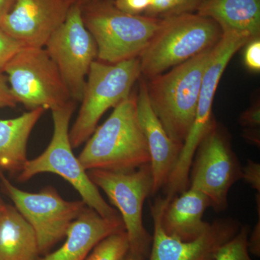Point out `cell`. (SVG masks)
I'll list each match as a JSON object with an SVG mask.
<instances>
[{
  "label": "cell",
  "instance_id": "1",
  "mask_svg": "<svg viewBox=\"0 0 260 260\" xmlns=\"http://www.w3.org/2000/svg\"><path fill=\"white\" fill-rule=\"evenodd\" d=\"M85 171L129 172L150 164L148 143L140 127L137 95L131 94L97 126L78 157Z\"/></svg>",
  "mask_w": 260,
  "mask_h": 260
},
{
  "label": "cell",
  "instance_id": "2",
  "mask_svg": "<svg viewBox=\"0 0 260 260\" xmlns=\"http://www.w3.org/2000/svg\"><path fill=\"white\" fill-rule=\"evenodd\" d=\"M213 49L203 51L146 83L154 113L169 136L179 144L185 141L194 122L203 75Z\"/></svg>",
  "mask_w": 260,
  "mask_h": 260
},
{
  "label": "cell",
  "instance_id": "3",
  "mask_svg": "<svg viewBox=\"0 0 260 260\" xmlns=\"http://www.w3.org/2000/svg\"><path fill=\"white\" fill-rule=\"evenodd\" d=\"M82 18L96 43L99 61L115 64L139 58L161 27L162 18L126 14L113 1L90 5Z\"/></svg>",
  "mask_w": 260,
  "mask_h": 260
},
{
  "label": "cell",
  "instance_id": "4",
  "mask_svg": "<svg viewBox=\"0 0 260 260\" xmlns=\"http://www.w3.org/2000/svg\"><path fill=\"white\" fill-rule=\"evenodd\" d=\"M221 37L218 24L198 13L166 17L160 30L139 57L141 74L149 79L162 74L215 47Z\"/></svg>",
  "mask_w": 260,
  "mask_h": 260
},
{
  "label": "cell",
  "instance_id": "5",
  "mask_svg": "<svg viewBox=\"0 0 260 260\" xmlns=\"http://www.w3.org/2000/svg\"><path fill=\"white\" fill-rule=\"evenodd\" d=\"M75 109V102L71 101L63 107L51 110L54 131L50 143L37 158L27 160L18 174V181L25 182L44 173L60 176L79 192L86 206L104 218H114L119 215V212L103 198L73 153L70 140V124Z\"/></svg>",
  "mask_w": 260,
  "mask_h": 260
},
{
  "label": "cell",
  "instance_id": "6",
  "mask_svg": "<svg viewBox=\"0 0 260 260\" xmlns=\"http://www.w3.org/2000/svg\"><path fill=\"white\" fill-rule=\"evenodd\" d=\"M141 75L140 58L115 64L95 60L92 63L84 88L78 117L70 129L73 148L89 139L102 116L131 95Z\"/></svg>",
  "mask_w": 260,
  "mask_h": 260
},
{
  "label": "cell",
  "instance_id": "7",
  "mask_svg": "<svg viewBox=\"0 0 260 260\" xmlns=\"http://www.w3.org/2000/svg\"><path fill=\"white\" fill-rule=\"evenodd\" d=\"M17 103L29 110L57 109L73 101L44 47H23L3 70Z\"/></svg>",
  "mask_w": 260,
  "mask_h": 260
},
{
  "label": "cell",
  "instance_id": "8",
  "mask_svg": "<svg viewBox=\"0 0 260 260\" xmlns=\"http://www.w3.org/2000/svg\"><path fill=\"white\" fill-rule=\"evenodd\" d=\"M95 186L102 189L111 204L119 210L129 243V251L147 259L153 242L143 225L145 200L152 195L153 177L150 164L129 172L93 169L87 172Z\"/></svg>",
  "mask_w": 260,
  "mask_h": 260
},
{
  "label": "cell",
  "instance_id": "9",
  "mask_svg": "<svg viewBox=\"0 0 260 260\" xmlns=\"http://www.w3.org/2000/svg\"><path fill=\"white\" fill-rule=\"evenodd\" d=\"M0 181L3 190L34 229L40 254L47 252L66 236L70 224L86 207L83 200L63 199L53 186H46L37 193L28 192L13 185L1 172Z\"/></svg>",
  "mask_w": 260,
  "mask_h": 260
},
{
  "label": "cell",
  "instance_id": "10",
  "mask_svg": "<svg viewBox=\"0 0 260 260\" xmlns=\"http://www.w3.org/2000/svg\"><path fill=\"white\" fill-rule=\"evenodd\" d=\"M242 176L240 161L214 121L194 154L189 188L206 195L210 207L219 213L227 209L229 190Z\"/></svg>",
  "mask_w": 260,
  "mask_h": 260
},
{
  "label": "cell",
  "instance_id": "11",
  "mask_svg": "<svg viewBox=\"0 0 260 260\" xmlns=\"http://www.w3.org/2000/svg\"><path fill=\"white\" fill-rule=\"evenodd\" d=\"M44 49L74 102H81L87 76L98 57L96 43L82 18L79 7L71 6L64 23L46 43Z\"/></svg>",
  "mask_w": 260,
  "mask_h": 260
},
{
  "label": "cell",
  "instance_id": "12",
  "mask_svg": "<svg viewBox=\"0 0 260 260\" xmlns=\"http://www.w3.org/2000/svg\"><path fill=\"white\" fill-rule=\"evenodd\" d=\"M251 41L249 38L237 34H222L221 39L214 47L213 55L203 75L194 122L172 170V176L175 180L186 181L189 179L197 149L214 122L212 119L214 97L224 70L234 54Z\"/></svg>",
  "mask_w": 260,
  "mask_h": 260
},
{
  "label": "cell",
  "instance_id": "13",
  "mask_svg": "<svg viewBox=\"0 0 260 260\" xmlns=\"http://www.w3.org/2000/svg\"><path fill=\"white\" fill-rule=\"evenodd\" d=\"M158 197L150 203L154 234L149 260H215L217 254L240 230L242 224L232 218L215 219L206 232L190 242H182L167 235L162 230L160 218L169 203Z\"/></svg>",
  "mask_w": 260,
  "mask_h": 260
},
{
  "label": "cell",
  "instance_id": "14",
  "mask_svg": "<svg viewBox=\"0 0 260 260\" xmlns=\"http://www.w3.org/2000/svg\"><path fill=\"white\" fill-rule=\"evenodd\" d=\"M70 8L67 0H15L0 28L24 47H44Z\"/></svg>",
  "mask_w": 260,
  "mask_h": 260
},
{
  "label": "cell",
  "instance_id": "15",
  "mask_svg": "<svg viewBox=\"0 0 260 260\" xmlns=\"http://www.w3.org/2000/svg\"><path fill=\"white\" fill-rule=\"evenodd\" d=\"M137 112L150 153L153 177L152 195H154L164 189L167 184L183 145L174 141L169 136L158 116L154 113L144 80L140 82L139 93L137 95Z\"/></svg>",
  "mask_w": 260,
  "mask_h": 260
},
{
  "label": "cell",
  "instance_id": "16",
  "mask_svg": "<svg viewBox=\"0 0 260 260\" xmlns=\"http://www.w3.org/2000/svg\"><path fill=\"white\" fill-rule=\"evenodd\" d=\"M125 231L120 215L104 218L86 206L66 233V241L57 250L38 260H85L93 248L109 236Z\"/></svg>",
  "mask_w": 260,
  "mask_h": 260
},
{
  "label": "cell",
  "instance_id": "17",
  "mask_svg": "<svg viewBox=\"0 0 260 260\" xmlns=\"http://www.w3.org/2000/svg\"><path fill=\"white\" fill-rule=\"evenodd\" d=\"M210 207L208 197L188 188L168 203L162 210L160 224L164 232L182 242H190L208 230L210 223L203 220Z\"/></svg>",
  "mask_w": 260,
  "mask_h": 260
},
{
  "label": "cell",
  "instance_id": "18",
  "mask_svg": "<svg viewBox=\"0 0 260 260\" xmlns=\"http://www.w3.org/2000/svg\"><path fill=\"white\" fill-rule=\"evenodd\" d=\"M196 10L218 24L222 34L259 38L260 0H202Z\"/></svg>",
  "mask_w": 260,
  "mask_h": 260
},
{
  "label": "cell",
  "instance_id": "19",
  "mask_svg": "<svg viewBox=\"0 0 260 260\" xmlns=\"http://www.w3.org/2000/svg\"><path fill=\"white\" fill-rule=\"evenodd\" d=\"M44 111L39 108L13 119H0V172H21L28 160L29 137Z\"/></svg>",
  "mask_w": 260,
  "mask_h": 260
},
{
  "label": "cell",
  "instance_id": "20",
  "mask_svg": "<svg viewBox=\"0 0 260 260\" xmlns=\"http://www.w3.org/2000/svg\"><path fill=\"white\" fill-rule=\"evenodd\" d=\"M37 236L15 207L6 205L0 212V260H38Z\"/></svg>",
  "mask_w": 260,
  "mask_h": 260
},
{
  "label": "cell",
  "instance_id": "21",
  "mask_svg": "<svg viewBox=\"0 0 260 260\" xmlns=\"http://www.w3.org/2000/svg\"><path fill=\"white\" fill-rule=\"evenodd\" d=\"M129 250L127 234L121 231L103 239L85 260H121Z\"/></svg>",
  "mask_w": 260,
  "mask_h": 260
},
{
  "label": "cell",
  "instance_id": "22",
  "mask_svg": "<svg viewBox=\"0 0 260 260\" xmlns=\"http://www.w3.org/2000/svg\"><path fill=\"white\" fill-rule=\"evenodd\" d=\"M250 228L242 225L239 232L222 246L215 260H253L248 250V238Z\"/></svg>",
  "mask_w": 260,
  "mask_h": 260
},
{
  "label": "cell",
  "instance_id": "23",
  "mask_svg": "<svg viewBox=\"0 0 260 260\" xmlns=\"http://www.w3.org/2000/svg\"><path fill=\"white\" fill-rule=\"evenodd\" d=\"M24 46L0 28V72L23 49Z\"/></svg>",
  "mask_w": 260,
  "mask_h": 260
},
{
  "label": "cell",
  "instance_id": "24",
  "mask_svg": "<svg viewBox=\"0 0 260 260\" xmlns=\"http://www.w3.org/2000/svg\"><path fill=\"white\" fill-rule=\"evenodd\" d=\"M184 13L183 0H150V5L145 13L148 16L158 18V15L168 17Z\"/></svg>",
  "mask_w": 260,
  "mask_h": 260
},
{
  "label": "cell",
  "instance_id": "25",
  "mask_svg": "<svg viewBox=\"0 0 260 260\" xmlns=\"http://www.w3.org/2000/svg\"><path fill=\"white\" fill-rule=\"evenodd\" d=\"M114 5L123 13L138 15L146 12L150 7V0H114Z\"/></svg>",
  "mask_w": 260,
  "mask_h": 260
},
{
  "label": "cell",
  "instance_id": "26",
  "mask_svg": "<svg viewBox=\"0 0 260 260\" xmlns=\"http://www.w3.org/2000/svg\"><path fill=\"white\" fill-rule=\"evenodd\" d=\"M242 179L253 189L260 192V164L248 160L246 166L242 167Z\"/></svg>",
  "mask_w": 260,
  "mask_h": 260
},
{
  "label": "cell",
  "instance_id": "27",
  "mask_svg": "<svg viewBox=\"0 0 260 260\" xmlns=\"http://www.w3.org/2000/svg\"><path fill=\"white\" fill-rule=\"evenodd\" d=\"M244 62L246 66L252 71L260 70V41L259 38L251 40L248 43L245 54Z\"/></svg>",
  "mask_w": 260,
  "mask_h": 260
},
{
  "label": "cell",
  "instance_id": "28",
  "mask_svg": "<svg viewBox=\"0 0 260 260\" xmlns=\"http://www.w3.org/2000/svg\"><path fill=\"white\" fill-rule=\"evenodd\" d=\"M256 210L258 211V220L252 232L249 233L248 238V250L253 255L260 256V194H256Z\"/></svg>",
  "mask_w": 260,
  "mask_h": 260
},
{
  "label": "cell",
  "instance_id": "29",
  "mask_svg": "<svg viewBox=\"0 0 260 260\" xmlns=\"http://www.w3.org/2000/svg\"><path fill=\"white\" fill-rule=\"evenodd\" d=\"M17 103L11 90L6 75L0 72V108L15 107Z\"/></svg>",
  "mask_w": 260,
  "mask_h": 260
},
{
  "label": "cell",
  "instance_id": "30",
  "mask_svg": "<svg viewBox=\"0 0 260 260\" xmlns=\"http://www.w3.org/2000/svg\"><path fill=\"white\" fill-rule=\"evenodd\" d=\"M241 124L244 126H249L250 127L259 126L260 123L259 108L254 107L248 109L241 116Z\"/></svg>",
  "mask_w": 260,
  "mask_h": 260
},
{
  "label": "cell",
  "instance_id": "31",
  "mask_svg": "<svg viewBox=\"0 0 260 260\" xmlns=\"http://www.w3.org/2000/svg\"><path fill=\"white\" fill-rule=\"evenodd\" d=\"M15 0H0V25L13 8Z\"/></svg>",
  "mask_w": 260,
  "mask_h": 260
},
{
  "label": "cell",
  "instance_id": "32",
  "mask_svg": "<svg viewBox=\"0 0 260 260\" xmlns=\"http://www.w3.org/2000/svg\"><path fill=\"white\" fill-rule=\"evenodd\" d=\"M67 1L71 6L79 7L80 9H83L90 5L104 3V2L113 1V0H67Z\"/></svg>",
  "mask_w": 260,
  "mask_h": 260
},
{
  "label": "cell",
  "instance_id": "33",
  "mask_svg": "<svg viewBox=\"0 0 260 260\" xmlns=\"http://www.w3.org/2000/svg\"><path fill=\"white\" fill-rule=\"evenodd\" d=\"M202 0H183L184 2V13H192L196 10Z\"/></svg>",
  "mask_w": 260,
  "mask_h": 260
},
{
  "label": "cell",
  "instance_id": "34",
  "mask_svg": "<svg viewBox=\"0 0 260 260\" xmlns=\"http://www.w3.org/2000/svg\"><path fill=\"white\" fill-rule=\"evenodd\" d=\"M145 258L140 254H136V253L133 252L131 251H128L124 257L121 260H145Z\"/></svg>",
  "mask_w": 260,
  "mask_h": 260
},
{
  "label": "cell",
  "instance_id": "35",
  "mask_svg": "<svg viewBox=\"0 0 260 260\" xmlns=\"http://www.w3.org/2000/svg\"><path fill=\"white\" fill-rule=\"evenodd\" d=\"M6 206V204H5V202L3 201V200L2 199L1 197H0V212L2 211Z\"/></svg>",
  "mask_w": 260,
  "mask_h": 260
}]
</instances>
